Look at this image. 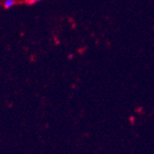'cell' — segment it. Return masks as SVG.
Returning <instances> with one entry per match:
<instances>
[{
  "label": "cell",
  "mask_w": 154,
  "mask_h": 154,
  "mask_svg": "<svg viewBox=\"0 0 154 154\" xmlns=\"http://www.w3.org/2000/svg\"><path fill=\"white\" fill-rule=\"evenodd\" d=\"M14 4H15V1H14V0H6L4 3V6L6 8H9L12 6H14Z\"/></svg>",
  "instance_id": "cell-1"
},
{
  "label": "cell",
  "mask_w": 154,
  "mask_h": 154,
  "mask_svg": "<svg viewBox=\"0 0 154 154\" xmlns=\"http://www.w3.org/2000/svg\"><path fill=\"white\" fill-rule=\"evenodd\" d=\"M40 1H41V0H27V3L29 4V5H32V4L38 3Z\"/></svg>",
  "instance_id": "cell-2"
},
{
  "label": "cell",
  "mask_w": 154,
  "mask_h": 154,
  "mask_svg": "<svg viewBox=\"0 0 154 154\" xmlns=\"http://www.w3.org/2000/svg\"><path fill=\"white\" fill-rule=\"evenodd\" d=\"M73 57H74V55H73L72 54H69V55H68V59H71V58H72Z\"/></svg>",
  "instance_id": "cell-3"
},
{
  "label": "cell",
  "mask_w": 154,
  "mask_h": 154,
  "mask_svg": "<svg viewBox=\"0 0 154 154\" xmlns=\"http://www.w3.org/2000/svg\"><path fill=\"white\" fill-rule=\"evenodd\" d=\"M130 121L134 123L135 122V117H130Z\"/></svg>",
  "instance_id": "cell-4"
}]
</instances>
